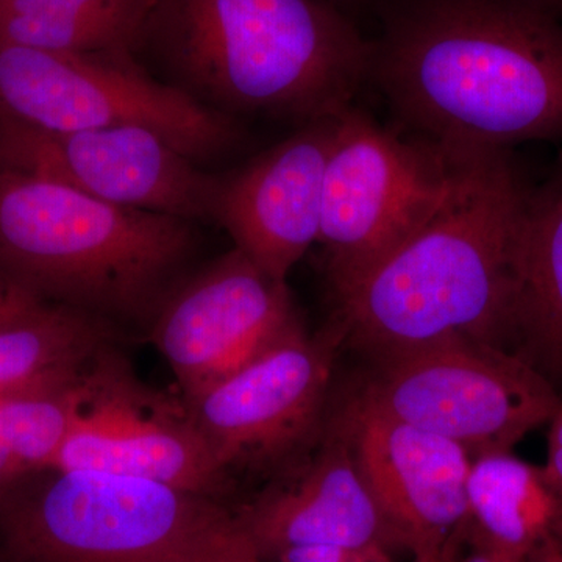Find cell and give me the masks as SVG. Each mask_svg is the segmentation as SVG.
Returning a JSON list of instances; mask_svg holds the SVG:
<instances>
[{
	"label": "cell",
	"mask_w": 562,
	"mask_h": 562,
	"mask_svg": "<svg viewBox=\"0 0 562 562\" xmlns=\"http://www.w3.org/2000/svg\"><path fill=\"white\" fill-rule=\"evenodd\" d=\"M438 211L360 279L333 292L342 346L372 362L447 342L513 351L517 249L531 187L508 149L458 147Z\"/></svg>",
	"instance_id": "cell-1"
},
{
	"label": "cell",
	"mask_w": 562,
	"mask_h": 562,
	"mask_svg": "<svg viewBox=\"0 0 562 562\" xmlns=\"http://www.w3.org/2000/svg\"><path fill=\"white\" fill-rule=\"evenodd\" d=\"M371 79L435 143L562 138V21L539 0H390Z\"/></svg>",
	"instance_id": "cell-2"
},
{
	"label": "cell",
	"mask_w": 562,
	"mask_h": 562,
	"mask_svg": "<svg viewBox=\"0 0 562 562\" xmlns=\"http://www.w3.org/2000/svg\"><path fill=\"white\" fill-rule=\"evenodd\" d=\"M138 55L209 109L302 125L349 109L372 40L327 0H155Z\"/></svg>",
	"instance_id": "cell-3"
},
{
	"label": "cell",
	"mask_w": 562,
	"mask_h": 562,
	"mask_svg": "<svg viewBox=\"0 0 562 562\" xmlns=\"http://www.w3.org/2000/svg\"><path fill=\"white\" fill-rule=\"evenodd\" d=\"M192 224L0 166V281L111 325L154 321L194 251Z\"/></svg>",
	"instance_id": "cell-4"
},
{
	"label": "cell",
	"mask_w": 562,
	"mask_h": 562,
	"mask_svg": "<svg viewBox=\"0 0 562 562\" xmlns=\"http://www.w3.org/2000/svg\"><path fill=\"white\" fill-rule=\"evenodd\" d=\"M0 492L14 562H210L239 530L216 498L138 476L46 471Z\"/></svg>",
	"instance_id": "cell-5"
},
{
	"label": "cell",
	"mask_w": 562,
	"mask_h": 562,
	"mask_svg": "<svg viewBox=\"0 0 562 562\" xmlns=\"http://www.w3.org/2000/svg\"><path fill=\"white\" fill-rule=\"evenodd\" d=\"M0 125L47 133L139 125L191 160L239 139L235 117L151 77L131 52H52L0 44Z\"/></svg>",
	"instance_id": "cell-6"
},
{
	"label": "cell",
	"mask_w": 562,
	"mask_h": 562,
	"mask_svg": "<svg viewBox=\"0 0 562 562\" xmlns=\"http://www.w3.org/2000/svg\"><path fill=\"white\" fill-rule=\"evenodd\" d=\"M454 171L452 146L409 143L361 111L344 110L325 169L317 238L331 292L419 231L452 190Z\"/></svg>",
	"instance_id": "cell-7"
},
{
	"label": "cell",
	"mask_w": 562,
	"mask_h": 562,
	"mask_svg": "<svg viewBox=\"0 0 562 562\" xmlns=\"http://www.w3.org/2000/svg\"><path fill=\"white\" fill-rule=\"evenodd\" d=\"M366 405L471 453L513 452L549 424L562 395L514 351L447 342L373 362L355 392Z\"/></svg>",
	"instance_id": "cell-8"
},
{
	"label": "cell",
	"mask_w": 562,
	"mask_h": 562,
	"mask_svg": "<svg viewBox=\"0 0 562 562\" xmlns=\"http://www.w3.org/2000/svg\"><path fill=\"white\" fill-rule=\"evenodd\" d=\"M342 331L305 328L243 371L184 403L225 472L286 475L319 447L331 405L333 364Z\"/></svg>",
	"instance_id": "cell-9"
},
{
	"label": "cell",
	"mask_w": 562,
	"mask_h": 562,
	"mask_svg": "<svg viewBox=\"0 0 562 562\" xmlns=\"http://www.w3.org/2000/svg\"><path fill=\"white\" fill-rule=\"evenodd\" d=\"M49 471L138 476L216 501L228 486L184 402L140 383L111 346L81 372L72 424Z\"/></svg>",
	"instance_id": "cell-10"
},
{
	"label": "cell",
	"mask_w": 562,
	"mask_h": 562,
	"mask_svg": "<svg viewBox=\"0 0 562 562\" xmlns=\"http://www.w3.org/2000/svg\"><path fill=\"white\" fill-rule=\"evenodd\" d=\"M303 328L286 281L233 249L173 288L151 321V341L190 403Z\"/></svg>",
	"instance_id": "cell-11"
},
{
	"label": "cell",
	"mask_w": 562,
	"mask_h": 562,
	"mask_svg": "<svg viewBox=\"0 0 562 562\" xmlns=\"http://www.w3.org/2000/svg\"><path fill=\"white\" fill-rule=\"evenodd\" d=\"M139 125L47 133L0 125V166L111 205L213 221L220 177Z\"/></svg>",
	"instance_id": "cell-12"
},
{
	"label": "cell",
	"mask_w": 562,
	"mask_h": 562,
	"mask_svg": "<svg viewBox=\"0 0 562 562\" xmlns=\"http://www.w3.org/2000/svg\"><path fill=\"white\" fill-rule=\"evenodd\" d=\"M327 427L349 447L392 543L453 558L468 525L472 457L461 446L376 412L357 395L330 405Z\"/></svg>",
	"instance_id": "cell-13"
},
{
	"label": "cell",
	"mask_w": 562,
	"mask_h": 562,
	"mask_svg": "<svg viewBox=\"0 0 562 562\" xmlns=\"http://www.w3.org/2000/svg\"><path fill=\"white\" fill-rule=\"evenodd\" d=\"M341 113L302 124L290 138L220 177L213 221L273 279L286 281L319 238L325 169Z\"/></svg>",
	"instance_id": "cell-14"
},
{
	"label": "cell",
	"mask_w": 562,
	"mask_h": 562,
	"mask_svg": "<svg viewBox=\"0 0 562 562\" xmlns=\"http://www.w3.org/2000/svg\"><path fill=\"white\" fill-rule=\"evenodd\" d=\"M261 557L295 547H390L382 514L346 441L325 425L312 457L236 514Z\"/></svg>",
	"instance_id": "cell-15"
},
{
	"label": "cell",
	"mask_w": 562,
	"mask_h": 562,
	"mask_svg": "<svg viewBox=\"0 0 562 562\" xmlns=\"http://www.w3.org/2000/svg\"><path fill=\"white\" fill-rule=\"evenodd\" d=\"M464 539L527 562L562 560V486L513 452L472 460Z\"/></svg>",
	"instance_id": "cell-16"
},
{
	"label": "cell",
	"mask_w": 562,
	"mask_h": 562,
	"mask_svg": "<svg viewBox=\"0 0 562 562\" xmlns=\"http://www.w3.org/2000/svg\"><path fill=\"white\" fill-rule=\"evenodd\" d=\"M514 353L562 391V155L531 187L517 249ZM562 395V394H561Z\"/></svg>",
	"instance_id": "cell-17"
},
{
	"label": "cell",
	"mask_w": 562,
	"mask_h": 562,
	"mask_svg": "<svg viewBox=\"0 0 562 562\" xmlns=\"http://www.w3.org/2000/svg\"><path fill=\"white\" fill-rule=\"evenodd\" d=\"M155 0H0V44L135 55Z\"/></svg>",
	"instance_id": "cell-18"
},
{
	"label": "cell",
	"mask_w": 562,
	"mask_h": 562,
	"mask_svg": "<svg viewBox=\"0 0 562 562\" xmlns=\"http://www.w3.org/2000/svg\"><path fill=\"white\" fill-rule=\"evenodd\" d=\"M111 338L109 322L38 303L0 325V394L79 371Z\"/></svg>",
	"instance_id": "cell-19"
},
{
	"label": "cell",
	"mask_w": 562,
	"mask_h": 562,
	"mask_svg": "<svg viewBox=\"0 0 562 562\" xmlns=\"http://www.w3.org/2000/svg\"><path fill=\"white\" fill-rule=\"evenodd\" d=\"M85 366L0 394V492L49 471L72 424Z\"/></svg>",
	"instance_id": "cell-20"
},
{
	"label": "cell",
	"mask_w": 562,
	"mask_h": 562,
	"mask_svg": "<svg viewBox=\"0 0 562 562\" xmlns=\"http://www.w3.org/2000/svg\"><path fill=\"white\" fill-rule=\"evenodd\" d=\"M277 562H392L386 546L368 549H341V547H295L277 553Z\"/></svg>",
	"instance_id": "cell-21"
},
{
	"label": "cell",
	"mask_w": 562,
	"mask_h": 562,
	"mask_svg": "<svg viewBox=\"0 0 562 562\" xmlns=\"http://www.w3.org/2000/svg\"><path fill=\"white\" fill-rule=\"evenodd\" d=\"M38 303L41 302L33 299L27 292L0 283V325L31 312L33 306Z\"/></svg>",
	"instance_id": "cell-22"
},
{
	"label": "cell",
	"mask_w": 562,
	"mask_h": 562,
	"mask_svg": "<svg viewBox=\"0 0 562 562\" xmlns=\"http://www.w3.org/2000/svg\"><path fill=\"white\" fill-rule=\"evenodd\" d=\"M547 425H549V457L546 465L562 486V403Z\"/></svg>",
	"instance_id": "cell-23"
},
{
	"label": "cell",
	"mask_w": 562,
	"mask_h": 562,
	"mask_svg": "<svg viewBox=\"0 0 562 562\" xmlns=\"http://www.w3.org/2000/svg\"><path fill=\"white\" fill-rule=\"evenodd\" d=\"M464 541H469L471 550L460 562H527L497 552V550H492L490 547L483 546V543L471 541V539H464Z\"/></svg>",
	"instance_id": "cell-24"
},
{
	"label": "cell",
	"mask_w": 562,
	"mask_h": 562,
	"mask_svg": "<svg viewBox=\"0 0 562 562\" xmlns=\"http://www.w3.org/2000/svg\"><path fill=\"white\" fill-rule=\"evenodd\" d=\"M327 2H330L336 9L344 11V13L350 16V13H355V11H360L361 9H369V7L380 10L384 3L390 2V0H327Z\"/></svg>",
	"instance_id": "cell-25"
},
{
	"label": "cell",
	"mask_w": 562,
	"mask_h": 562,
	"mask_svg": "<svg viewBox=\"0 0 562 562\" xmlns=\"http://www.w3.org/2000/svg\"><path fill=\"white\" fill-rule=\"evenodd\" d=\"M413 562H453V558L439 557V554H416Z\"/></svg>",
	"instance_id": "cell-26"
},
{
	"label": "cell",
	"mask_w": 562,
	"mask_h": 562,
	"mask_svg": "<svg viewBox=\"0 0 562 562\" xmlns=\"http://www.w3.org/2000/svg\"><path fill=\"white\" fill-rule=\"evenodd\" d=\"M543 7H547L553 14L562 21V0H539Z\"/></svg>",
	"instance_id": "cell-27"
},
{
	"label": "cell",
	"mask_w": 562,
	"mask_h": 562,
	"mask_svg": "<svg viewBox=\"0 0 562 562\" xmlns=\"http://www.w3.org/2000/svg\"><path fill=\"white\" fill-rule=\"evenodd\" d=\"M554 562H562V560H560V561H554Z\"/></svg>",
	"instance_id": "cell-28"
}]
</instances>
